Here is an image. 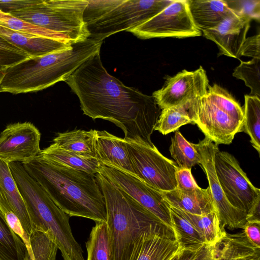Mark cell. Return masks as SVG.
<instances>
[{
    "mask_svg": "<svg viewBox=\"0 0 260 260\" xmlns=\"http://www.w3.org/2000/svg\"><path fill=\"white\" fill-rule=\"evenodd\" d=\"M98 52L89 39L72 43L70 48L42 56L31 57L5 70L0 93L36 92L65 81L83 63Z\"/></svg>",
    "mask_w": 260,
    "mask_h": 260,
    "instance_id": "4",
    "label": "cell"
},
{
    "mask_svg": "<svg viewBox=\"0 0 260 260\" xmlns=\"http://www.w3.org/2000/svg\"><path fill=\"white\" fill-rule=\"evenodd\" d=\"M246 221H260V197H258L246 217Z\"/></svg>",
    "mask_w": 260,
    "mask_h": 260,
    "instance_id": "42",
    "label": "cell"
},
{
    "mask_svg": "<svg viewBox=\"0 0 260 260\" xmlns=\"http://www.w3.org/2000/svg\"><path fill=\"white\" fill-rule=\"evenodd\" d=\"M37 2V0L0 1V11L6 14H11L31 6Z\"/></svg>",
    "mask_w": 260,
    "mask_h": 260,
    "instance_id": "40",
    "label": "cell"
},
{
    "mask_svg": "<svg viewBox=\"0 0 260 260\" xmlns=\"http://www.w3.org/2000/svg\"><path fill=\"white\" fill-rule=\"evenodd\" d=\"M22 164L54 203L69 216L106 222L105 201L95 174L74 169L40 155Z\"/></svg>",
    "mask_w": 260,
    "mask_h": 260,
    "instance_id": "2",
    "label": "cell"
},
{
    "mask_svg": "<svg viewBox=\"0 0 260 260\" xmlns=\"http://www.w3.org/2000/svg\"><path fill=\"white\" fill-rule=\"evenodd\" d=\"M168 205L172 228L180 249L198 251L207 245L203 236L181 214L179 210Z\"/></svg>",
    "mask_w": 260,
    "mask_h": 260,
    "instance_id": "25",
    "label": "cell"
},
{
    "mask_svg": "<svg viewBox=\"0 0 260 260\" xmlns=\"http://www.w3.org/2000/svg\"><path fill=\"white\" fill-rule=\"evenodd\" d=\"M246 56L252 58H260V35L246 38L239 52V58Z\"/></svg>",
    "mask_w": 260,
    "mask_h": 260,
    "instance_id": "38",
    "label": "cell"
},
{
    "mask_svg": "<svg viewBox=\"0 0 260 260\" xmlns=\"http://www.w3.org/2000/svg\"><path fill=\"white\" fill-rule=\"evenodd\" d=\"M95 149L96 158L101 164L112 166L136 176L124 138L106 131L96 130Z\"/></svg>",
    "mask_w": 260,
    "mask_h": 260,
    "instance_id": "18",
    "label": "cell"
},
{
    "mask_svg": "<svg viewBox=\"0 0 260 260\" xmlns=\"http://www.w3.org/2000/svg\"><path fill=\"white\" fill-rule=\"evenodd\" d=\"M99 173L172 229L168 205L161 191L109 165L100 163Z\"/></svg>",
    "mask_w": 260,
    "mask_h": 260,
    "instance_id": "12",
    "label": "cell"
},
{
    "mask_svg": "<svg viewBox=\"0 0 260 260\" xmlns=\"http://www.w3.org/2000/svg\"><path fill=\"white\" fill-rule=\"evenodd\" d=\"M25 203L32 224L46 232L57 245L63 260H85L80 245L73 236L69 216L51 199L21 163L9 164Z\"/></svg>",
    "mask_w": 260,
    "mask_h": 260,
    "instance_id": "5",
    "label": "cell"
},
{
    "mask_svg": "<svg viewBox=\"0 0 260 260\" xmlns=\"http://www.w3.org/2000/svg\"><path fill=\"white\" fill-rule=\"evenodd\" d=\"M162 192L168 204L185 212L197 215L216 212L209 186L206 189L199 187L191 191L176 188Z\"/></svg>",
    "mask_w": 260,
    "mask_h": 260,
    "instance_id": "21",
    "label": "cell"
},
{
    "mask_svg": "<svg viewBox=\"0 0 260 260\" xmlns=\"http://www.w3.org/2000/svg\"><path fill=\"white\" fill-rule=\"evenodd\" d=\"M95 178L105 201L112 260H129L144 232L174 235L172 228L101 174Z\"/></svg>",
    "mask_w": 260,
    "mask_h": 260,
    "instance_id": "3",
    "label": "cell"
},
{
    "mask_svg": "<svg viewBox=\"0 0 260 260\" xmlns=\"http://www.w3.org/2000/svg\"><path fill=\"white\" fill-rule=\"evenodd\" d=\"M95 136V129H74L59 133L52 140L51 145L82 156L96 158Z\"/></svg>",
    "mask_w": 260,
    "mask_h": 260,
    "instance_id": "23",
    "label": "cell"
},
{
    "mask_svg": "<svg viewBox=\"0 0 260 260\" xmlns=\"http://www.w3.org/2000/svg\"><path fill=\"white\" fill-rule=\"evenodd\" d=\"M180 250L174 235L146 232L137 242L129 260H170Z\"/></svg>",
    "mask_w": 260,
    "mask_h": 260,
    "instance_id": "17",
    "label": "cell"
},
{
    "mask_svg": "<svg viewBox=\"0 0 260 260\" xmlns=\"http://www.w3.org/2000/svg\"><path fill=\"white\" fill-rule=\"evenodd\" d=\"M30 57L0 35V67L7 68Z\"/></svg>",
    "mask_w": 260,
    "mask_h": 260,
    "instance_id": "36",
    "label": "cell"
},
{
    "mask_svg": "<svg viewBox=\"0 0 260 260\" xmlns=\"http://www.w3.org/2000/svg\"><path fill=\"white\" fill-rule=\"evenodd\" d=\"M177 189L183 191H191L199 186L191 174V169L178 168L175 174Z\"/></svg>",
    "mask_w": 260,
    "mask_h": 260,
    "instance_id": "37",
    "label": "cell"
},
{
    "mask_svg": "<svg viewBox=\"0 0 260 260\" xmlns=\"http://www.w3.org/2000/svg\"><path fill=\"white\" fill-rule=\"evenodd\" d=\"M128 31L144 39L185 38L201 36L202 33L193 22L187 0H173L159 13Z\"/></svg>",
    "mask_w": 260,
    "mask_h": 260,
    "instance_id": "11",
    "label": "cell"
},
{
    "mask_svg": "<svg viewBox=\"0 0 260 260\" xmlns=\"http://www.w3.org/2000/svg\"><path fill=\"white\" fill-rule=\"evenodd\" d=\"M83 19L89 38L103 41L121 31L129 30L148 21L173 0H87Z\"/></svg>",
    "mask_w": 260,
    "mask_h": 260,
    "instance_id": "6",
    "label": "cell"
},
{
    "mask_svg": "<svg viewBox=\"0 0 260 260\" xmlns=\"http://www.w3.org/2000/svg\"><path fill=\"white\" fill-rule=\"evenodd\" d=\"M225 2L237 16L250 21H259V0H225Z\"/></svg>",
    "mask_w": 260,
    "mask_h": 260,
    "instance_id": "35",
    "label": "cell"
},
{
    "mask_svg": "<svg viewBox=\"0 0 260 260\" xmlns=\"http://www.w3.org/2000/svg\"><path fill=\"white\" fill-rule=\"evenodd\" d=\"M209 80L202 67L193 71L183 70L168 78L161 88L152 94L161 110L186 104L204 95Z\"/></svg>",
    "mask_w": 260,
    "mask_h": 260,
    "instance_id": "13",
    "label": "cell"
},
{
    "mask_svg": "<svg viewBox=\"0 0 260 260\" xmlns=\"http://www.w3.org/2000/svg\"><path fill=\"white\" fill-rule=\"evenodd\" d=\"M242 229L248 240L260 248V221H246Z\"/></svg>",
    "mask_w": 260,
    "mask_h": 260,
    "instance_id": "39",
    "label": "cell"
},
{
    "mask_svg": "<svg viewBox=\"0 0 260 260\" xmlns=\"http://www.w3.org/2000/svg\"><path fill=\"white\" fill-rule=\"evenodd\" d=\"M0 204L11 207L29 236L32 224L24 200L20 193L9 164L0 158Z\"/></svg>",
    "mask_w": 260,
    "mask_h": 260,
    "instance_id": "20",
    "label": "cell"
},
{
    "mask_svg": "<svg viewBox=\"0 0 260 260\" xmlns=\"http://www.w3.org/2000/svg\"><path fill=\"white\" fill-rule=\"evenodd\" d=\"M95 222L86 243L87 260H112L107 222Z\"/></svg>",
    "mask_w": 260,
    "mask_h": 260,
    "instance_id": "30",
    "label": "cell"
},
{
    "mask_svg": "<svg viewBox=\"0 0 260 260\" xmlns=\"http://www.w3.org/2000/svg\"><path fill=\"white\" fill-rule=\"evenodd\" d=\"M87 4V0H37L35 4L10 14L72 44L90 36L83 19Z\"/></svg>",
    "mask_w": 260,
    "mask_h": 260,
    "instance_id": "8",
    "label": "cell"
},
{
    "mask_svg": "<svg viewBox=\"0 0 260 260\" xmlns=\"http://www.w3.org/2000/svg\"><path fill=\"white\" fill-rule=\"evenodd\" d=\"M217 145L208 138L194 144L209 183L214 207L222 226L230 230L242 229L247 214L234 207L228 202L218 182L214 166L215 148Z\"/></svg>",
    "mask_w": 260,
    "mask_h": 260,
    "instance_id": "14",
    "label": "cell"
},
{
    "mask_svg": "<svg viewBox=\"0 0 260 260\" xmlns=\"http://www.w3.org/2000/svg\"><path fill=\"white\" fill-rule=\"evenodd\" d=\"M41 133L30 122L9 124L0 134V158L9 164L28 162L41 152Z\"/></svg>",
    "mask_w": 260,
    "mask_h": 260,
    "instance_id": "15",
    "label": "cell"
},
{
    "mask_svg": "<svg viewBox=\"0 0 260 260\" xmlns=\"http://www.w3.org/2000/svg\"><path fill=\"white\" fill-rule=\"evenodd\" d=\"M195 25L202 32L217 26L234 12L225 0H187Z\"/></svg>",
    "mask_w": 260,
    "mask_h": 260,
    "instance_id": "22",
    "label": "cell"
},
{
    "mask_svg": "<svg viewBox=\"0 0 260 260\" xmlns=\"http://www.w3.org/2000/svg\"><path fill=\"white\" fill-rule=\"evenodd\" d=\"M29 243L32 260H56L58 247L46 232L33 229Z\"/></svg>",
    "mask_w": 260,
    "mask_h": 260,
    "instance_id": "33",
    "label": "cell"
},
{
    "mask_svg": "<svg viewBox=\"0 0 260 260\" xmlns=\"http://www.w3.org/2000/svg\"><path fill=\"white\" fill-rule=\"evenodd\" d=\"M100 52L83 63L64 81L77 95L84 114L120 127L124 139L150 146L161 109L152 96L125 86L104 67Z\"/></svg>",
    "mask_w": 260,
    "mask_h": 260,
    "instance_id": "1",
    "label": "cell"
},
{
    "mask_svg": "<svg viewBox=\"0 0 260 260\" xmlns=\"http://www.w3.org/2000/svg\"><path fill=\"white\" fill-rule=\"evenodd\" d=\"M192 102L162 109L154 131L165 135L177 131L183 125L193 124Z\"/></svg>",
    "mask_w": 260,
    "mask_h": 260,
    "instance_id": "28",
    "label": "cell"
},
{
    "mask_svg": "<svg viewBox=\"0 0 260 260\" xmlns=\"http://www.w3.org/2000/svg\"><path fill=\"white\" fill-rule=\"evenodd\" d=\"M202 249L198 251L180 250L170 260H194L200 253Z\"/></svg>",
    "mask_w": 260,
    "mask_h": 260,
    "instance_id": "43",
    "label": "cell"
},
{
    "mask_svg": "<svg viewBox=\"0 0 260 260\" xmlns=\"http://www.w3.org/2000/svg\"><path fill=\"white\" fill-rule=\"evenodd\" d=\"M126 141L136 177L161 191L177 188L175 174L179 167L175 162L164 156L155 145Z\"/></svg>",
    "mask_w": 260,
    "mask_h": 260,
    "instance_id": "9",
    "label": "cell"
},
{
    "mask_svg": "<svg viewBox=\"0 0 260 260\" xmlns=\"http://www.w3.org/2000/svg\"><path fill=\"white\" fill-rule=\"evenodd\" d=\"M177 209L203 236L207 245H215L225 236L226 233L221 224L216 211L197 215Z\"/></svg>",
    "mask_w": 260,
    "mask_h": 260,
    "instance_id": "27",
    "label": "cell"
},
{
    "mask_svg": "<svg viewBox=\"0 0 260 260\" xmlns=\"http://www.w3.org/2000/svg\"><path fill=\"white\" fill-rule=\"evenodd\" d=\"M250 22L233 13L215 27L202 32L204 37L217 45L218 56L223 55L239 58V52L246 39Z\"/></svg>",
    "mask_w": 260,
    "mask_h": 260,
    "instance_id": "16",
    "label": "cell"
},
{
    "mask_svg": "<svg viewBox=\"0 0 260 260\" xmlns=\"http://www.w3.org/2000/svg\"><path fill=\"white\" fill-rule=\"evenodd\" d=\"M217 245L220 260H260V248L251 244L243 232L226 233Z\"/></svg>",
    "mask_w": 260,
    "mask_h": 260,
    "instance_id": "24",
    "label": "cell"
},
{
    "mask_svg": "<svg viewBox=\"0 0 260 260\" xmlns=\"http://www.w3.org/2000/svg\"><path fill=\"white\" fill-rule=\"evenodd\" d=\"M6 68L0 67V84L5 76Z\"/></svg>",
    "mask_w": 260,
    "mask_h": 260,
    "instance_id": "44",
    "label": "cell"
},
{
    "mask_svg": "<svg viewBox=\"0 0 260 260\" xmlns=\"http://www.w3.org/2000/svg\"><path fill=\"white\" fill-rule=\"evenodd\" d=\"M0 35L30 57H39L70 48L72 43L15 31L0 25Z\"/></svg>",
    "mask_w": 260,
    "mask_h": 260,
    "instance_id": "19",
    "label": "cell"
},
{
    "mask_svg": "<svg viewBox=\"0 0 260 260\" xmlns=\"http://www.w3.org/2000/svg\"><path fill=\"white\" fill-rule=\"evenodd\" d=\"M243 131L250 138V143L260 153V99L255 95H245Z\"/></svg>",
    "mask_w": 260,
    "mask_h": 260,
    "instance_id": "31",
    "label": "cell"
},
{
    "mask_svg": "<svg viewBox=\"0 0 260 260\" xmlns=\"http://www.w3.org/2000/svg\"><path fill=\"white\" fill-rule=\"evenodd\" d=\"M169 151L179 168L191 169L200 164V157L194 144L189 142L179 131L171 139Z\"/></svg>",
    "mask_w": 260,
    "mask_h": 260,
    "instance_id": "32",
    "label": "cell"
},
{
    "mask_svg": "<svg viewBox=\"0 0 260 260\" xmlns=\"http://www.w3.org/2000/svg\"><path fill=\"white\" fill-rule=\"evenodd\" d=\"M43 158L63 165L70 168L90 174L99 172L100 162L96 158L82 156L72 151L50 145L41 150Z\"/></svg>",
    "mask_w": 260,
    "mask_h": 260,
    "instance_id": "26",
    "label": "cell"
},
{
    "mask_svg": "<svg viewBox=\"0 0 260 260\" xmlns=\"http://www.w3.org/2000/svg\"><path fill=\"white\" fill-rule=\"evenodd\" d=\"M193 124L206 138L218 146L230 144L243 131L244 110L226 90L209 85L206 94L192 102Z\"/></svg>",
    "mask_w": 260,
    "mask_h": 260,
    "instance_id": "7",
    "label": "cell"
},
{
    "mask_svg": "<svg viewBox=\"0 0 260 260\" xmlns=\"http://www.w3.org/2000/svg\"><path fill=\"white\" fill-rule=\"evenodd\" d=\"M214 166L222 190L234 207L246 214L260 197V189L251 182L235 157L215 148Z\"/></svg>",
    "mask_w": 260,
    "mask_h": 260,
    "instance_id": "10",
    "label": "cell"
},
{
    "mask_svg": "<svg viewBox=\"0 0 260 260\" xmlns=\"http://www.w3.org/2000/svg\"><path fill=\"white\" fill-rule=\"evenodd\" d=\"M233 76L242 80L251 90L250 95L260 98V58L248 61L241 60L234 71Z\"/></svg>",
    "mask_w": 260,
    "mask_h": 260,
    "instance_id": "34",
    "label": "cell"
},
{
    "mask_svg": "<svg viewBox=\"0 0 260 260\" xmlns=\"http://www.w3.org/2000/svg\"><path fill=\"white\" fill-rule=\"evenodd\" d=\"M0 260H30L24 242L1 214Z\"/></svg>",
    "mask_w": 260,
    "mask_h": 260,
    "instance_id": "29",
    "label": "cell"
},
{
    "mask_svg": "<svg viewBox=\"0 0 260 260\" xmlns=\"http://www.w3.org/2000/svg\"><path fill=\"white\" fill-rule=\"evenodd\" d=\"M194 260H220L217 244L214 246L205 245Z\"/></svg>",
    "mask_w": 260,
    "mask_h": 260,
    "instance_id": "41",
    "label": "cell"
}]
</instances>
